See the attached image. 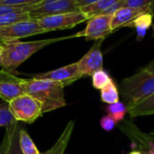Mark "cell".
Wrapping results in <instances>:
<instances>
[{
    "label": "cell",
    "instance_id": "cell-15",
    "mask_svg": "<svg viewBox=\"0 0 154 154\" xmlns=\"http://www.w3.org/2000/svg\"><path fill=\"white\" fill-rule=\"evenodd\" d=\"M73 127H74V122L73 121H70L64 130L63 131L62 134L60 135V137L58 138L57 141L54 144V146L49 149L45 154H63L67 144L69 142V140L72 136V131H73Z\"/></svg>",
    "mask_w": 154,
    "mask_h": 154
},
{
    "label": "cell",
    "instance_id": "cell-3",
    "mask_svg": "<svg viewBox=\"0 0 154 154\" xmlns=\"http://www.w3.org/2000/svg\"><path fill=\"white\" fill-rule=\"evenodd\" d=\"M22 86L28 94L42 103L43 113L48 112L66 105L63 85L51 80L24 79Z\"/></svg>",
    "mask_w": 154,
    "mask_h": 154
},
{
    "label": "cell",
    "instance_id": "cell-14",
    "mask_svg": "<svg viewBox=\"0 0 154 154\" xmlns=\"http://www.w3.org/2000/svg\"><path fill=\"white\" fill-rule=\"evenodd\" d=\"M121 1L122 0H99L95 3L81 8V11L87 17L88 19H90L95 16L103 15L107 10Z\"/></svg>",
    "mask_w": 154,
    "mask_h": 154
},
{
    "label": "cell",
    "instance_id": "cell-26",
    "mask_svg": "<svg viewBox=\"0 0 154 154\" xmlns=\"http://www.w3.org/2000/svg\"><path fill=\"white\" fill-rule=\"evenodd\" d=\"M44 0H0V5L7 6H26V5H37Z\"/></svg>",
    "mask_w": 154,
    "mask_h": 154
},
{
    "label": "cell",
    "instance_id": "cell-19",
    "mask_svg": "<svg viewBox=\"0 0 154 154\" xmlns=\"http://www.w3.org/2000/svg\"><path fill=\"white\" fill-rule=\"evenodd\" d=\"M20 146L23 154H41L26 131H20Z\"/></svg>",
    "mask_w": 154,
    "mask_h": 154
},
{
    "label": "cell",
    "instance_id": "cell-30",
    "mask_svg": "<svg viewBox=\"0 0 154 154\" xmlns=\"http://www.w3.org/2000/svg\"><path fill=\"white\" fill-rule=\"evenodd\" d=\"M128 154H142V153L140 151H139V150H132V151H131Z\"/></svg>",
    "mask_w": 154,
    "mask_h": 154
},
{
    "label": "cell",
    "instance_id": "cell-11",
    "mask_svg": "<svg viewBox=\"0 0 154 154\" xmlns=\"http://www.w3.org/2000/svg\"><path fill=\"white\" fill-rule=\"evenodd\" d=\"M24 79L5 70L0 71V98L10 103L14 99L26 94L22 86Z\"/></svg>",
    "mask_w": 154,
    "mask_h": 154
},
{
    "label": "cell",
    "instance_id": "cell-18",
    "mask_svg": "<svg viewBox=\"0 0 154 154\" xmlns=\"http://www.w3.org/2000/svg\"><path fill=\"white\" fill-rule=\"evenodd\" d=\"M101 100L108 104H112L120 101L119 90L112 80L101 90Z\"/></svg>",
    "mask_w": 154,
    "mask_h": 154
},
{
    "label": "cell",
    "instance_id": "cell-2",
    "mask_svg": "<svg viewBox=\"0 0 154 154\" xmlns=\"http://www.w3.org/2000/svg\"><path fill=\"white\" fill-rule=\"evenodd\" d=\"M70 38H76V35L74 34L68 36L30 42H21L19 40H16L1 43L3 47L1 53L3 70L13 73L21 63L26 61L30 56H32L36 52L52 44L67 40Z\"/></svg>",
    "mask_w": 154,
    "mask_h": 154
},
{
    "label": "cell",
    "instance_id": "cell-10",
    "mask_svg": "<svg viewBox=\"0 0 154 154\" xmlns=\"http://www.w3.org/2000/svg\"><path fill=\"white\" fill-rule=\"evenodd\" d=\"M103 39L96 40L90 50L78 61V68L83 77L93 76V74L103 69V56L101 46Z\"/></svg>",
    "mask_w": 154,
    "mask_h": 154
},
{
    "label": "cell",
    "instance_id": "cell-34",
    "mask_svg": "<svg viewBox=\"0 0 154 154\" xmlns=\"http://www.w3.org/2000/svg\"><path fill=\"white\" fill-rule=\"evenodd\" d=\"M153 36H154V26H153Z\"/></svg>",
    "mask_w": 154,
    "mask_h": 154
},
{
    "label": "cell",
    "instance_id": "cell-25",
    "mask_svg": "<svg viewBox=\"0 0 154 154\" xmlns=\"http://www.w3.org/2000/svg\"><path fill=\"white\" fill-rule=\"evenodd\" d=\"M124 7L149 8L154 11V0H125Z\"/></svg>",
    "mask_w": 154,
    "mask_h": 154
},
{
    "label": "cell",
    "instance_id": "cell-9",
    "mask_svg": "<svg viewBox=\"0 0 154 154\" xmlns=\"http://www.w3.org/2000/svg\"><path fill=\"white\" fill-rule=\"evenodd\" d=\"M32 77L34 79L38 80H51L58 82L63 84L64 87L72 84L73 82L77 81L80 78H83L82 74L80 73L77 62L60 67L55 70L36 73L35 75H32Z\"/></svg>",
    "mask_w": 154,
    "mask_h": 154
},
{
    "label": "cell",
    "instance_id": "cell-13",
    "mask_svg": "<svg viewBox=\"0 0 154 154\" xmlns=\"http://www.w3.org/2000/svg\"><path fill=\"white\" fill-rule=\"evenodd\" d=\"M18 122L6 129V134L0 144V154H23L20 146V131Z\"/></svg>",
    "mask_w": 154,
    "mask_h": 154
},
{
    "label": "cell",
    "instance_id": "cell-28",
    "mask_svg": "<svg viewBox=\"0 0 154 154\" xmlns=\"http://www.w3.org/2000/svg\"><path fill=\"white\" fill-rule=\"evenodd\" d=\"M99 1V0H77V3H78V6L79 8H83V7H85V6H88V5H91L93 3H95Z\"/></svg>",
    "mask_w": 154,
    "mask_h": 154
},
{
    "label": "cell",
    "instance_id": "cell-1",
    "mask_svg": "<svg viewBox=\"0 0 154 154\" xmlns=\"http://www.w3.org/2000/svg\"><path fill=\"white\" fill-rule=\"evenodd\" d=\"M120 92L128 111L154 94V59L138 72L123 79Z\"/></svg>",
    "mask_w": 154,
    "mask_h": 154
},
{
    "label": "cell",
    "instance_id": "cell-6",
    "mask_svg": "<svg viewBox=\"0 0 154 154\" xmlns=\"http://www.w3.org/2000/svg\"><path fill=\"white\" fill-rule=\"evenodd\" d=\"M46 33L37 20L30 19L0 27V44Z\"/></svg>",
    "mask_w": 154,
    "mask_h": 154
},
{
    "label": "cell",
    "instance_id": "cell-7",
    "mask_svg": "<svg viewBox=\"0 0 154 154\" xmlns=\"http://www.w3.org/2000/svg\"><path fill=\"white\" fill-rule=\"evenodd\" d=\"M80 9L77 0H44L29 14L31 19L38 20L45 17L74 12Z\"/></svg>",
    "mask_w": 154,
    "mask_h": 154
},
{
    "label": "cell",
    "instance_id": "cell-33",
    "mask_svg": "<svg viewBox=\"0 0 154 154\" xmlns=\"http://www.w3.org/2000/svg\"><path fill=\"white\" fill-rule=\"evenodd\" d=\"M2 50H3V47H2V45L0 44V53H2Z\"/></svg>",
    "mask_w": 154,
    "mask_h": 154
},
{
    "label": "cell",
    "instance_id": "cell-22",
    "mask_svg": "<svg viewBox=\"0 0 154 154\" xmlns=\"http://www.w3.org/2000/svg\"><path fill=\"white\" fill-rule=\"evenodd\" d=\"M17 122L10 111L9 103L3 101L0 103V127H5L7 129Z\"/></svg>",
    "mask_w": 154,
    "mask_h": 154
},
{
    "label": "cell",
    "instance_id": "cell-20",
    "mask_svg": "<svg viewBox=\"0 0 154 154\" xmlns=\"http://www.w3.org/2000/svg\"><path fill=\"white\" fill-rule=\"evenodd\" d=\"M106 112L107 114L115 121V122H119L124 118L125 114L128 112V109L123 102L119 101L118 103L109 104L106 107Z\"/></svg>",
    "mask_w": 154,
    "mask_h": 154
},
{
    "label": "cell",
    "instance_id": "cell-12",
    "mask_svg": "<svg viewBox=\"0 0 154 154\" xmlns=\"http://www.w3.org/2000/svg\"><path fill=\"white\" fill-rule=\"evenodd\" d=\"M146 13L153 14L154 11L149 8L123 7L113 14L112 19V28L114 31L121 27H127L137 17Z\"/></svg>",
    "mask_w": 154,
    "mask_h": 154
},
{
    "label": "cell",
    "instance_id": "cell-23",
    "mask_svg": "<svg viewBox=\"0 0 154 154\" xmlns=\"http://www.w3.org/2000/svg\"><path fill=\"white\" fill-rule=\"evenodd\" d=\"M92 78H93V81H92L93 86L98 90H102L103 88H104L112 80L110 77V75L108 74V72L104 71L103 69L95 72L93 74Z\"/></svg>",
    "mask_w": 154,
    "mask_h": 154
},
{
    "label": "cell",
    "instance_id": "cell-5",
    "mask_svg": "<svg viewBox=\"0 0 154 154\" xmlns=\"http://www.w3.org/2000/svg\"><path fill=\"white\" fill-rule=\"evenodd\" d=\"M37 21L45 32H50L73 28L77 25L88 21V18L80 9L74 12L45 17L38 19Z\"/></svg>",
    "mask_w": 154,
    "mask_h": 154
},
{
    "label": "cell",
    "instance_id": "cell-27",
    "mask_svg": "<svg viewBox=\"0 0 154 154\" xmlns=\"http://www.w3.org/2000/svg\"><path fill=\"white\" fill-rule=\"evenodd\" d=\"M115 121L110 116V115H105L104 117H103L100 121V125L101 127L106 131H111L112 130H113L114 126H115Z\"/></svg>",
    "mask_w": 154,
    "mask_h": 154
},
{
    "label": "cell",
    "instance_id": "cell-8",
    "mask_svg": "<svg viewBox=\"0 0 154 154\" xmlns=\"http://www.w3.org/2000/svg\"><path fill=\"white\" fill-rule=\"evenodd\" d=\"M112 15H99L87 21L85 28L76 33V37H85L86 41L104 39L113 32L112 28Z\"/></svg>",
    "mask_w": 154,
    "mask_h": 154
},
{
    "label": "cell",
    "instance_id": "cell-21",
    "mask_svg": "<svg viewBox=\"0 0 154 154\" xmlns=\"http://www.w3.org/2000/svg\"><path fill=\"white\" fill-rule=\"evenodd\" d=\"M30 12H18V13H11L8 15H4L0 17V27L9 26L12 24H16L18 22L30 20Z\"/></svg>",
    "mask_w": 154,
    "mask_h": 154
},
{
    "label": "cell",
    "instance_id": "cell-32",
    "mask_svg": "<svg viewBox=\"0 0 154 154\" xmlns=\"http://www.w3.org/2000/svg\"><path fill=\"white\" fill-rule=\"evenodd\" d=\"M0 66H2V56H1V53H0Z\"/></svg>",
    "mask_w": 154,
    "mask_h": 154
},
{
    "label": "cell",
    "instance_id": "cell-16",
    "mask_svg": "<svg viewBox=\"0 0 154 154\" xmlns=\"http://www.w3.org/2000/svg\"><path fill=\"white\" fill-rule=\"evenodd\" d=\"M152 18H153V14L151 13L143 14L139 17H137L134 21H132L127 27L136 28L138 32V40H140L145 35L146 31L151 26L152 20H153Z\"/></svg>",
    "mask_w": 154,
    "mask_h": 154
},
{
    "label": "cell",
    "instance_id": "cell-17",
    "mask_svg": "<svg viewBox=\"0 0 154 154\" xmlns=\"http://www.w3.org/2000/svg\"><path fill=\"white\" fill-rule=\"evenodd\" d=\"M128 113L131 117H141L154 114V94L132 109L129 110Z\"/></svg>",
    "mask_w": 154,
    "mask_h": 154
},
{
    "label": "cell",
    "instance_id": "cell-31",
    "mask_svg": "<svg viewBox=\"0 0 154 154\" xmlns=\"http://www.w3.org/2000/svg\"><path fill=\"white\" fill-rule=\"evenodd\" d=\"M149 135L152 139H154V130H153V131H151L149 132Z\"/></svg>",
    "mask_w": 154,
    "mask_h": 154
},
{
    "label": "cell",
    "instance_id": "cell-4",
    "mask_svg": "<svg viewBox=\"0 0 154 154\" xmlns=\"http://www.w3.org/2000/svg\"><path fill=\"white\" fill-rule=\"evenodd\" d=\"M9 108L17 122L26 123H33L43 114L42 103L28 94H23L11 101Z\"/></svg>",
    "mask_w": 154,
    "mask_h": 154
},
{
    "label": "cell",
    "instance_id": "cell-29",
    "mask_svg": "<svg viewBox=\"0 0 154 154\" xmlns=\"http://www.w3.org/2000/svg\"><path fill=\"white\" fill-rule=\"evenodd\" d=\"M147 154H154V143L149 142V151Z\"/></svg>",
    "mask_w": 154,
    "mask_h": 154
},
{
    "label": "cell",
    "instance_id": "cell-24",
    "mask_svg": "<svg viewBox=\"0 0 154 154\" xmlns=\"http://www.w3.org/2000/svg\"><path fill=\"white\" fill-rule=\"evenodd\" d=\"M38 5V4H37ZM37 5H26V6H7L0 5V17L18 12H31Z\"/></svg>",
    "mask_w": 154,
    "mask_h": 154
}]
</instances>
